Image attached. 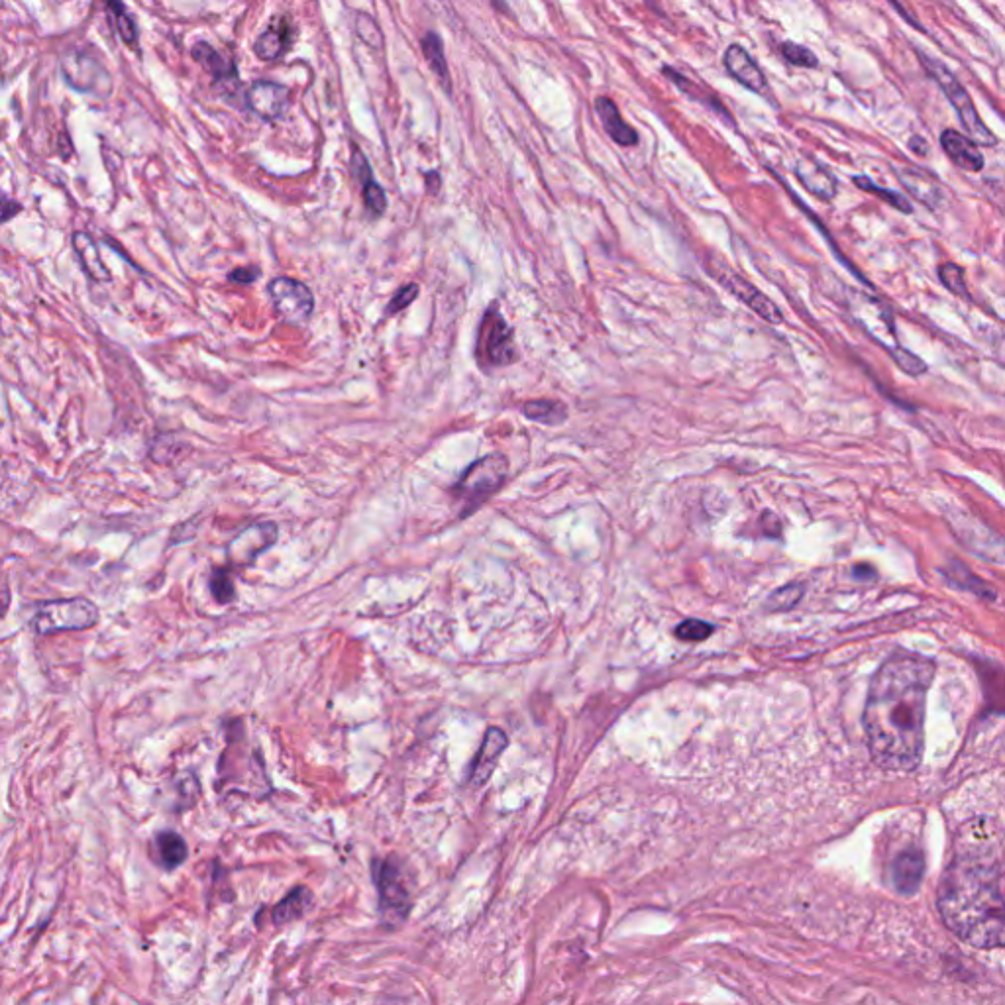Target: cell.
<instances>
[{"mask_svg": "<svg viewBox=\"0 0 1005 1005\" xmlns=\"http://www.w3.org/2000/svg\"><path fill=\"white\" fill-rule=\"evenodd\" d=\"M933 678L935 662L907 650L890 654L872 676L862 723L868 750L880 768L911 772L919 766Z\"/></svg>", "mask_w": 1005, "mask_h": 1005, "instance_id": "6da1fadb", "label": "cell"}, {"mask_svg": "<svg viewBox=\"0 0 1005 1005\" xmlns=\"http://www.w3.org/2000/svg\"><path fill=\"white\" fill-rule=\"evenodd\" d=\"M937 907L947 929L978 951L1005 947V900L998 864L980 852L956 856L943 872Z\"/></svg>", "mask_w": 1005, "mask_h": 1005, "instance_id": "7a4b0ae2", "label": "cell"}, {"mask_svg": "<svg viewBox=\"0 0 1005 1005\" xmlns=\"http://www.w3.org/2000/svg\"><path fill=\"white\" fill-rule=\"evenodd\" d=\"M919 59L923 61V67L925 71L935 79V83L941 87V91L947 95L949 103L954 106L958 118H960V124L964 126L968 138L976 144V146H996L998 144V138L994 136V132L984 124L982 116L978 114L976 106L972 103L970 99V93L966 91V87L954 77L951 73V69L947 65H943L941 61L925 55V53L919 52Z\"/></svg>", "mask_w": 1005, "mask_h": 1005, "instance_id": "3957f363", "label": "cell"}, {"mask_svg": "<svg viewBox=\"0 0 1005 1005\" xmlns=\"http://www.w3.org/2000/svg\"><path fill=\"white\" fill-rule=\"evenodd\" d=\"M99 621V609L85 597H69L42 603L32 619L38 635H53L67 631H85Z\"/></svg>", "mask_w": 1005, "mask_h": 1005, "instance_id": "277c9868", "label": "cell"}, {"mask_svg": "<svg viewBox=\"0 0 1005 1005\" xmlns=\"http://www.w3.org/2000/svg\"><path fill=\"white\" fill-rule=\"evenodd\" d=\"M703 264H705V271L725 291H729L733 297H737L741 301L742 305H746L756 317H760L762 320L770 322V324H782L784 322V315H782L780 307L774 301H770L754 283H750L748 279H744L742 275H739L733 267H729L723 260H719L713 254H707L703 258Z\"/></svg>", "mask_w": 1005, "mask_h": 1005, "instance_id": "5b68a950", "label": "cell"}, {"mask_svg": "<svg viewBox=\"0 0 1005 1005\" xmlns=\"http://www.w3.org/2000/svg\"><path fill=\"white\" fill-rule=\"evenodd\" d=\"M476 358L483 370L505 368L509 364H515L517 360L513 328L499 315L497 309H489L479 324Z\"/></svg>", "mask_w": 1005, "mask_h": 1005, "instance_id": "8992f818", "label": "cell"}, {"mask_svg": "<svg viewBox=\"0 0 1005 1005\" xmlns=\"http://www.w3.org/2000/svg\"><path fill=\"white\" fill-rule=\"evenodd\" d=\"M373 876L379 890V909L383 921L389 925L403 923L413 907V898L401 866L393 858L375 860Z\"/></svg>", "mask_w": 1005, "mask_h": 1005, "instance_id": "52a82bcc", "label": "cell"}, {"mask_svg": "<svg viewBox=\"0 0 1005 1005\" xmlns=\"http://www.w3.org/2000/svg\"><path fill=\"white\" fill-rule=\"evenodd\" d=\"M267 295L275 313L291 324H301L313 315L315 311V295L313 291L293 279V277H275L267 285Z\"/></svg>", "mask_w": 1005, "mask_h": 1005, "instance_id": "ba28073f", "label": "cell"}, {"mask_svg": "<svg viewBox=\"0 0 1005 1005\" xmlns=\"http://www.w3.org/2000/svg\"><path fill=\"white\" fill-rule=\"evenodd\" d=\"M509 474V462L501 454H489L474 462L456 485V493L468 501H481L501 487Z\"/></svg>", "mask_w": 1005, "mask_h": 1005, "instance_id": "9c48e42d", "label": "cell"}, {"mask_svg": "<svg viewBox=\"0 0 1005 1005\" xmlns=\"http://www.w3.org/2000/svg\"><path fill=\"white\" fill-rule=\"evenodd\" d=\"M61 73L65 83L79 93H95L101 85H108L105 69L81 50H69L63 55Z\"/></svg>", "mask_w": 1005, "mask_h": 1005, "instance_id": "30bf717a", "label": "cell"}, {"mask_svg": "<svg viewBox=\"0 0 1005 1005\" xmlns=\"http://www.w3.org/2000/svg\"><path fill=\"white\" fill-rule=\"evenodd\" d=\"M277 534L279 530L275 523H258L242 530L240 534H236V538H232V542L226 548L228 560L236 566L252 564L262 552L275 544Z\"/></svg>", "mask_w": 1005, "mask_h": 1005, "instance_id": "8fae6325", "label": "cell"}, {"mask_svg": "<svg viewBox=\"0 0 1005 1005\" xmlns=\"http://www.w3.org/2000/svg\"><path fill=\"white\" fill-rule=\"evenodd\" d=\"M246 106L264 122L279 120L289 106V89L273 81H256L246 93Z\"/></svg>", "mask_w": 1005, "mask_h": 1005, "instance_id": "7c38bea8", "label": "cell"}, {"mask_svg": "<svg viewBox=\"0 0 1005 1005\" xmlns=\"http://www.w3.org/2000/svg\"><path fill=\"white\" fill-rule=\"evenodd\" d=\"M723 65H725V71L748 91H752L756 95H764V97L770 95V87H768V79H766L764 71L758 67L756 59L739 44H733L727 48V52L723 55Z\"/></svg>", "mask_w": 1005, "mask_h": 1005, "instance_id": "4fadbf2b", "label": "cell"}, {"mask_svg": "<svg viewBox=\"0 0 1005 1005\" xmlns=\"http://www.w3.org/2000/svg\"><path fill=\"white\" fill-rule=\"evenodd\" d=\"M794 173L797 181L817 199L831 203L837 197L839 181L831 173V169H827L819 161L811 158H799L795 161Z\"/></svg>", "mask_w": 1005, "mask_h": 1005, "instance_id": "5bb4252c", "label": "cell"}, {"mask_svg": "<svg viewBox=\"0 0 1005 1005\" xmlns=\"http://www.w3.org/2000/svg\"><path fill=\"white\" fill-rule=\"evenodd\" d=\"M925 876V856L921 848H905L894 858L892 886L901 896H913Z\"/></svg>", "mask_w": 1005, "mask_h": 1005, "instance_id": "9a60e30c", "label": "cell"}, {"mask_svg": "<svg viewBox=\"0 0 1005 1005\" xmlns=\"http://www.w3.org/2000/svg\"><path fill=\"white\" fill-rule=\"evenodd\" d=\"M901 185L911 197L929 209H937L943 201V185L939 179L921 167H898Z\"/></svg>", "mask_w": 1005, "mask_h": 1005, "instance_id": "2e32d148", "label": "cell"}, {"mask_svg": "<svg viewBox=\"0 0 1005 1005\" xmlns=\"http://www.w3.org/2000/svg\"><path fill=\"white\" fill-rule=\"evenodd\" d=\"M507 748V737L501 729H495L491 727L485 737H483V742L479 746V752H477L476 762L472 766V774H470V782L472 786H483L493 770H495V764L497 760L501 758L503 750Z\"/></svg>", "mask_w": 1005, "mask_h": 1005, "instance_id": "e0dca14e", "label": "cell"}, {"mask_svg": "<svg viewBox=\"0 0 1005 1005\" xmlns=\"http://www.w3.org/2000/svg\"><path fill=\"white\" fill-rule=\"evenodd\" d=\"M941 148L945 150V154L951 158L954 165H958L964 171L978 173L984 169V156L978 150V146L968 136H964L956 130L949 128L941 134Z\"/></svg>", "mask_w": 1005, "mask_h": 1005, "instance_id": "ac0fdd59", "label": "cell"}, {"mask_svg": "<svg viewBox=\"0 0 1005 1005\" xmlns=\"http://www.w3.org/2000/svg\"><path fill=\"white\" fill-rule=\"evenodd\" d=\"M191 53H193L195 61H199L211 73L212 77H214V83L220 85V89H222L224 95L230 93V91H234L240 85L236 65L224 61L222 55L216 52L211 44L199 42V44H195V48H193V52Z\"/></svg>", "mask_w": 1005, "mask_h": 1005, "instance_id": "d6986e66", "label": "cell"}, {"mask_svg": "<svg viewBox=\"0 0 1005 1005\" xmlns=\"http://www.w3.org/2000/svg\"><path fill=\"white\" fill-rule=\"evenodd\" d=\"M293 42V28L285 18H277L254 42V53L262 61H277Z\"/></svg>", "mask_w": 1005, "mask_h": 1005, "instance_id": "ffe728a7", "label": "cell"}, {"mask_svg": "<svg viewBox=\"0 0 1005 1005\" xmlns=\"http://www.w3.org/2000/svg\"><path fill=\"white\" fill-rule=\"evenodd\" d=\"M595 110L603 122L605 132L611 136V140L615 144H619L623 148H633L638 144V134H636L635 128L625 122V118L621 116V110H619V106L615 105V101H611L609 97H599L595 101Z\"/></svg>", "mask_w": 1005, "mask_h": 1005, "instance_id": "44dd1931", "label": "cell"}, {"mask_svg": "<svg viewBox=\"0 0 1005 1005\" xmlns=\"http://www.w3.org/2000/svg\"><path fill=\"white\" fill-rule=\"evenodd\" d=\"M73 248L77 254V260L83 267V271L97 283L110 281V271L106 269L105 262L101 258L99 246L87 232H75L73 234Z\"/></svg>", "mask_w": 1005, "mask_h": 1005, "instance_id": "7402d4cb", "label": "cell"}, {"mask_svg": "<svg viewBox=\"0 0 1005 1005\" xmlns=\"http://www.w3.org/2000/svg\"><path fill=\"white\" fill-rule=\"evenodd\" d=\"M352 169H354V175L360 177V181H362V195H364L366 209L373 216H381L387 209V197H385V191L381 189V185L373 179L370 163L364 154H360V152L354 154Z\"/></svg>", "mask_w": 1005, "mask_h": 1005, "instance_id": "603a6c76", "label": "cell"}, {"mask_svg": "<svg viewBox=\"0 0 1005 1005\" xmlns=\"http://www.w3.org/2000/svg\"><path fill=\"white\" fill-rule=\"evenodd\" d=\"M154 852H156V862L165 870L179 868L189 854L187 843L183 837L175 831H159L154 837Z\"/></svg>", "mask_w": 1005, "mask_h": 1005, "instance_id": "cb8c5ba5", "label": "cell"}, {"mask_svg": "<svg viewBox=\"0 0 1005 1005\" xmlns=\"http://www.w3.org/2000/svg\"><path fill=\"white\" fill-rule=\"evenodd\" d=\"M978 674L990 711L1005 713V668L992 662H984L978 664Z\"/></svg>", "mask_w": 1005, "mask_h": 1005, "instance_id": "d4e9b609", "label": "cell"}, {"mask_svg": "<svg viewBox=\"0 0 1005 1005\" xmlns=\"http://www.w3.org/2000/svg\"><path fill=\"white\" fill-rule=\"evenodd\" d=\"M662 73H664V75H666V77H668V79H670V81H672V83H674V85H676V87H678L684 95H688L689 99L699 101L701 105L709 106L711 110L719 112L725 120L733 122V118L727 114V108L723 106V103H721V101H719V99H717L711 91H707L703 85L693 83L691 79H688L686 75H682L680 71H676L674 67H664V69H662Z\"/></svg>", "mask_w": 1005, "mask_h": 1005, "instance_id": "484cf974", "label": "cell"}, {"mask_svg": "<svg viewBox=\"0 0 1005 1005\" xmlns=\"http://www.w3.org/2000/svg\"><path fill=\"white\" fill-rule=\"evenodd\" d=\"M943 576L947 578V582L958 587V589H964V591H972L976 593L978 597L982 599H994L996 593H994V587L990 583L984 582L982 578L974 576L964 564L960 562H951V566H947L943 570Z\"/></svg>", "mask_w": 1005, "mask_h": 1005, "instance_id": "4316f807", "label": "cell"}, {"mask_svg": "<svg viewBox=\"0 0 1005 1005\" xmlns=\"http://www.w3.org/2000/svg\"><path fill=\"white\" fill-rule=\"evenodd\" d=\"M313 905V896L307 888H295L287 898L279 901L273 909V923L275 925H287L307 913V909Z\"/></svg>", "mask_w": 1005, "mask_h": 1005, "instance_id": "83f0119b", "label": "cell"}, {"mask_svg": "<svg viewBox=\"0 0 1005 1005\" xmlns=\"http://www.w3.org/2000/svg\"><path fill=\"white\" fill-rule=\"evenodd\" d=\"M523 415L534 421V423L548 424V426H558L566 423L568 419V409L562 401H552V399H536L529 401L523 407Z\"/></svg>", "mask_w": 1005, "mask_h": 1005, "instance_id": "f1b7e54d", "label": "cell"}, {"mask_svg": "<svg viewBox=\"0 0 1005 1005\" xmlns=\"http://www.w3.org/2000/svg\"><path fill=\"white\" fill-rule=\"evenodd\" d=\"M421 46H423L424 57H426L432 73L438 77V81L450 93L452 91L450 71H448V63H446V55H444V44H442L440 36L436 32H428L424 36Z\"/></svg>", "mask_w": 1005, "mask_h": 1005, "instance_id": "f546056e", "label": "cell"}, {"mask_svg": "<svg viewBox=\"0 0 1005 1005\" xmlns=\"http://www.w3.org/2000/svg\"><path fill=\"white\" fill-rule=\"evenodd\" d=\"M852 183L864 191V193H870L882 201H886L890 207H894L896 211L903 212V214H911L913 212V205L907 201L905 195H901L898 191L894 189H886V187H880L878 183H874L870 177H864V175H856L852 179Z\"/></svg>", "mask_w": 1005, "mask_h": 1005, "instance_id": "4dcf8cb0", "label": "cell"}, {"mask_svg": "<svg viewBox=\"0 0 1005 1005\" xmlns=\"http://www.w3.org/2000/svg\"><path fill=\"white\" fill-rule=\"evenodd\" d=\"M106 12H108V20L112 22L120 40L128 46L136 48L138 46V26H136L134 18L126 12V6L120 2H108Z\"/></svg>", "mask_w": 1005, "mask_h": 1005, "instance_id": "1f68e13d", "label": "cell"}, {"mask_svg": "<svg viewBox=\"0 0 1005 1005\" xmlns=\"http://www.w3.org/2000/svg\"><path fill=\"white\" fill-rule=\"evenodd\" d=\"M209 587H211L212 597L220 603V605H230L234 599H236V585H234V578L232 574L226 570V568H216L211 574V580H209Z\"/></svg>", "mask_w": 1005, "mask_h": 1005, "instance_id": "d6a6232c", "label": "cell"}, {"mask_svg": "<svg viewBox=\"0 0 1005 1005\" xmlns=\"http://www.w3.org/2000/svg\"><path fill=\"white\" fill-rule=\"evenodd\" d=\"M939 279L954 295H958L966 301L970 299L966 277H964V267L956 264H941L939 265Z\"/></svg>", "mask_w": 1005, "mask_h": 1005, "instance_id": "836d02e7", "label": "cell"}, {"mask_svg": "<svg viewBox=\"0 0 1005 1005\" xmlns=\"http://www.w3.org/2000/svg\"><path fill=\"white\" fill-rule=\"evenodd\" d=\"M780 53L782 57L792 63L795 67H805V69H815L819 65V59L817 55L811 52L809 48L805 46H799V44H794V42H784L780 46Z\"/></svg>", "mask_w": 1005, "mask_h": 1005, "instance_id": "e575fe53", "label": "cell"}, {"mask_svg": "<svg viewBox=\"0 0 1005 1005\" xmlns=\"http://www.w3.org/2000/svg\"><path fill=\"white\" fill-rule=\"evenodd\" d=\"M890 354H892V358H894L896 366H898L903 373L911 375V377H919V375H923V373H927V371H929L927 364H925L919 356H915L913 352H909V350H905V348H901V346H896L894 350H890Z\"/></svg>", "mask_w": 1005, "mask_h": 1005, "instance_id": "d590c367", "label": "cell"}, {"mask_svg": "<svg viewBox=\"0 0 1005 1005\" xmlns=\"http://www.w3.org/2000/svg\"><path fill=\"white\" fill-rule=\"evenodd\" d=\"M801 595H803V587L799 583H792V585H786V587L778 589L776 593H772L768 599V605L774 611H786V609L794 607L795 603L801 599Z\"/></svg>", "mask_w": 1005, "mask_h": 1005, "instance_id": "8d00e7d4", "label": "cell"}, {"mask_svg": "<svg viewBox=\"0 0 1005 1005\" xmlns=\"http://www.w3.org/2000/svg\"><path fill=\"white\" fill-rule=\"evenodd\" d=\"M711 633H713V625L699 621V619H688L682 625H678V629H676V636L682 640H688V642L705 640L711 636Z\"/></svg>", "mask_w": 1005, "mask_h": 1005, "instance_id": "74e56055", "label": "cell"}, {"mask_svg": "<svg viewBox=\"0 0 1005 1005\" xmlns=\"http://www.w3.org/2000/svg\"><path fill=\"white\" fill-rule=\"evenodd\" d=\"M419 291H421V289H419V285H417V283H409V285L401 287V289L393 295V299L389 301V305H387V309H385V315H397V313H401L403 309H407V307H409V305H411V303L419 297Z\"/></svg>", "mask_w": 1005, "mask_h": 1005, "instance_id": "f35d334b", "label": "cell"}, {"mask_svg": "<svg viewBox=\"0 0 1005 1005\" xmlns=\"http://www.w3.org/2000/svg\"><path fill=\"white\" fill-rule=\"evenodd\" d=\"M262 275V271L258 267H238L234 271L228 273V279L232 283H238V285H250L254 283L258 277Z\"/></svg>", "mask_w": 1005, "mask_h": 1005, "instance_id": "ab89813d", "label": "cell"}, {"mask_svg": "<svg viewBox=\"0 0 1005 1005\" xmlns=\"http://www.w3.org/2000/svg\"><path fill=\"white\" fill-rule=\"evenodd\" d=\"M2 203H4L2 205V222H8V220H12L14 214L22 212V205L18 201H10L8 197H4Z\"/></svg>", "mask_w": 1005, "mask_h": 1005, "instance_id": "60d3db41", "label": "cell"}, {"mask_svg": "<svg viewBox=\"0 0 1005 1005\" xmlns=\"http://www.w3.org/2000/svg\"><path fill=\"white\" fill-rule=\"evenodd\" d=\"M852 574H854V578H856V580H862V582H864V580H876V570H874L872 566H868V564H858V566L852 570Z\"/></svg>", "mask_w": 1005, "mask_h": 1005, "instance_id": "b9f144b4", "label": "cell"}, {"mask_svg": "<svg viewBox=\"0 0 1005 1005\" xmlns=\"http://www.w3.org/2000/svg\"><path fill=\"white\" fill-rule=\"evenodd\" d=\"M909 148H911L913 152H917L919 156H925V154L929 152V146H927V144H925L919 136H913V138L909 140Z\"/></svg>", "mask_w": 1005, "mask_h": 1005, "instance_id": "7bdbcfd3", "label": "cell"}]
</instances>
